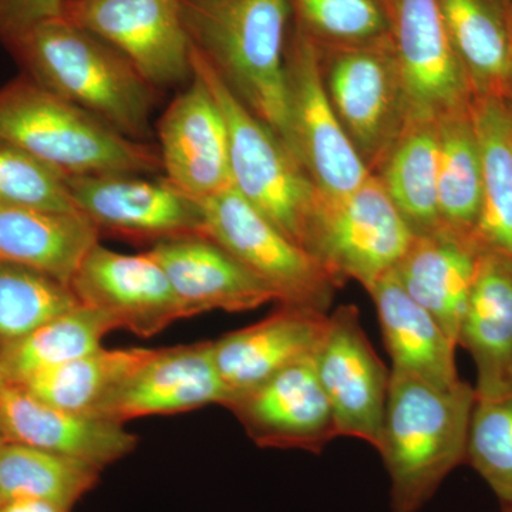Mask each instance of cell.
<instances>
[{"label": "cell", "mask_w": 512, "mask_h": 512, "mask_svg": "<svg viewBox=\"0 0 512 512\" xmlns=\"http://www.w3.org/2000/svg\"><path fill=\"white\" fill-rule=\"evenodd\" d=\"M80 302L69 285L30 266L0 261V348Z\"/></svg>", "instance_id": "32"}, {"label": "cell", "mask_w": 512, "mask_h": 512, "mask_svg": "<svg viewBox=\"0 0 512 512\" xmlns=\"http://www.w3.org/2000/svg\"><path fill=\"white\" fill-rule=\"evenodd\" d=\"M476 390L394 372L379 453L390 477L392 512H419L448 474L466 463L468 427Z\"/></svg>", "instance_id": "2"}, {"label": "cell", "mask_w": 512, "mask_h": 512, "mask_svg": "<svg viewBox=\"0 0 512 512\" xmlns=\"http://www.w3.org/2000/svg\"><path fill=\"white\" fill-rule=\"evenodd\" d=\"M414 239L377 175L349 194L318 195L305 251L342 288L355 279L363 288L394 271Z\"/></svg>", "instance_id": "7"}, {"label": "cell", "mask_w": 512, "mask_h": 512, "mask_svg": "<svg viewBox=\"0 0 512 512\" xmlns=\"http://www.w3.org/2000/svg\"><path fill=\"white\" fill-rule=\"evenodd\" d=\"M101 468L42 448L0 443V497L45 501L70 512L99 484Z\"/></svg>", "instance_id": "29"}, {"label": "cell", "mask_w": 512, "mask_h": 512, "mask_svg": "<svg viewBox=\"0 0 512 512\" xmlns=\"http://www.w3.org/2000/svg\"><path fill=\"white\" fill-rule=\"evenodd\" d=\"M313 365L339 436L355 437L379 450L392 370L373 349L355 305L330 313Z\"/></svg>", "instance_id": "12"}, {"label": "cell", "mask_w": 512, "mask_h": 512, "mask_svg": "<svg viewBox=\"0 0 512 512\" xmlns=\"http://www.w3.org/2000/svg\"><path fill=\"white\" fill-rule=\"evenodd\" d=\"M292 23L316 46L366 45L390 36L384 0H289Z\"/></svg>", "instance_id": "33"}, {"label": "cell", "mask_w": 512, "mask_h": 512, "mask_svg": "<svg viewBox=\"0 0 512 512\" xmlns=\"http://www.w3.org/2000/svg\"><path fill=\"white\" fill-rule=\"evenodd\" d=\"M148 254L164 269L190 316L247 312L278 302L274 289L207 237L158 242Z\"/></svg>", "instance_id": "20"}, {"label": "cell", "mask_w": 512, "mask_h": 512, "mask_svg": "<svg viewBox=\"0 0 512 512\" xmlns=\"http://www.w3.org/2000/svg\"><path fill=\"white\" fill-rule=\"evenodd\" d=\"M0 436L106 468L133 453L137 436L117 421L50 406L15 384L0 383Z\"/></svg>", "instance_id": "18"}, {"label": "cell", "mask_w": 512, "mask_h": 512, "mask_svg": "<svg viewBox=\"0 0 512 512\" xmlns=\"http://www.w3.org/2000/svg\"><path fill=\"white\" fill-rule=\"evenodd\" d=\"M191 66L192 73L208 87L224 117L234 187L286 238L305 249L319 191L284 141L228 89L192 47Z\"/></svg>", "instance_id": "5"}, {"label": "cell", "mask_w": 512, "mask_h": 512, "mask_svg": "<svg viewBox=\"0 0 512 512\" xmlns=\"http://www.w3.org/2000/svg\"><path fill=\"white\" fill-rule=\"evenodd\" d=\"M228 402L212 342L154 349L153 355L93 416L124 424L147 416L191 412Z\"/></svg>", "instance_id": "17"}, {"label": "cell", "mask_w": 512, "mask_h": 512, "mask_svg": "<svg viewBox=\"0 0 512 512\" xmlns=\"http://www.w3.org/2000/svg\"><path fill=\"white\" fill-rule=\"evenodd\" d=\"M259 447L298 448L320 454L339 436L313 356L285 367L228 404Z\"/></svg>", "instance_id": "16"}, {"label": "cell", "mask_w": 512, "mask_h": 512, "mask_svg": "<svg viewBox=\"0 0 512 512\" xmlns=\"http://www.w3.org/2000/svg\"><path fill=\"white\" fill-rule=\"evenodd\" d=\"M410 124L470 109L473 92L448 36L439 0H384Z\"/></svg>", "instance_id": "10"}, {"label": "cell", "mask_w": 512, "mask_h": 512, "mask_svg": "<svg viewBox=\"0 0 512 512\" xmlns=\"http://www.w3.org/2000/svg\"><path fill=\"white\" fill-rule=\"evenodd\" d=\"M77 212L97 231L134 241H170L204 237L200 202L187 197L165 178L147 175H79L67 177Z\"/></svg>", "instance_id": "13"}, {"label": "cell", "mask_w": 512, "mask_h": 512, "mask_svg": "<svg viewBox=\"0 0 512 512\" xmlns=\"http://www.w3.org/2000/svg\"><path fill=\"white\" fill-rule=\"evenodd\" d=\"M165 180L197 202L232 187L227 126L197 74L157 121Z\"/></svg>", "instance_id": "15"}, {"label": "cell", "mask_w": 512, "mask_h": 512, "mask_svg": "<svg viewBox=\"0 0 512 512\" xmlns=\"http://www.w3.org/2000/svg\"><path fill=\"white\" fill-rule=\"evenodd\" d=\"M285 101L284 143L313 187L325 197H340L365 183L372 173L330 104L318 46L292 20L285 53Z\"/></svg>", "instance_id": "8"}, {"label": "cell", "mask_w": 512, "mask_h": 512, "mask_svg": "<svg viewBox=\"0 0 512 512\" xmlns=\"http://www.w3.org/2000/svg\"><path fill=\"white\" fill-rule=\"evenodd\" d=\"M329 313L279 305L261 322L212 342L215 366L228 402L251 392L285 367L313 356L325 333Z\"/></svg>", "instance_id": "19"}, {"label": "cell", "mask_w": 512, "mask_h": 512, "mask_svg": "<svg viewBox=\"0 0 512 512\" xmlns=\"http://www.w3.org/2000/svg\"><path fill=\"white\" fill-rule=\"evenodd\" d=\"M200 204L204 237L271 286L279 305L329 312L340 288L333 276L249 204L234 185Z\"/></svg>", "instance_id": "9"}, {"label": "cell", "mask_w": 512, "mask_h": 512, "mask_svg": "<svg viewBox=\"0 0 512 512\" xmlns=\"http://www.w3.org/2000/svg\"><path fill=\"white\" fill-rule=\"evenodd\" d=\"M120 329L107 313L82 305L49 320L25 338L0 348L2 383L22 386L33 376L73 362L101 348Z\"/></svg>", "instance_id": "27"}, {"label": "cell", "mask_w": 512, "mask_h": 512, "mask_svg": "<svg viewBox=\"0 0 512 512\" xmlns=\"http://www.w3.org/2000/svg\"><path fill=\"white\" fill-rule=\"evenodd\" d=\"M318 50L323 86L340 126L367 170L377 174L410 126L392 39Z\"/></svg>", "instance_id": "6"}, {"label": "cell", "mask_w": 512, "mask_h": 512, "mask_svg": "<svg viewBox=\"0 0 512 512\" xmlns=\"http://www.w3.org/2000/svg\"><path fill=\"white\" fill-rule=\"evenodd\" d=\"M474 97L512 100V0H439Z\"/></svg>", "instance_id": "24"}, {"label": "cell", "mask_w": 512, "mask_h": 512, "mask_svg": "<svg viewBox=\"0 0 512 512\" xmlns=\"http://www.w3.org/2000/svg\"><path fill=\"white\" fill-rule=\"evenodd\" d=\"M504 512H512V505H507V507H504Z\"/></svg>", "instance_id": "39"}, {"label": "cell", "mask_w": 512, "mask_h": 512, "mask_svg": "<svg viewBox=\"0 0 512 512\" xmlns=\"http://www.w3.org/2000/svg\"><path fill=\"white\" fill-rule=\"evenodd\" d=\"M154 349L100 348L23 383L26 392L50 406L94 414L153 355Z\"/></svg>", "instance_id": "30"}, {"label": "cell", "mask_w": 512, "mask_h": 512, "mask_svg": "<svg viewBox=\"0 0 512 512\" xmlns=\"http://www.w3.org/2000/svg\"><path fill=\"white\" fill-rule=\"evenodd\" d=\"M0 141L66 177L163 171L157 146L123 136L25 74L0 87Z\"/></svg>", "instance_id": "4"}, {"label": "cell", "mask_w": 512, "mask_h": 512, "mask_svg": "<svg viewBox=\"0 0 512 512\" xmlns=\"http://www.w3.org/2000/svg\"><path fill=\"white\" fill-rule=\"evenodd\" d=\"M22 74L131 140L150 143L158 90L123 53L69 20L37 25L5 45Z\"/></svg>", "instance_id": "1"}, {"label": "cell", "mask_w": 512, "mask_h": 512, "mask_svg": "<svg viewBox=\"0 0 512 512\" xmlns=\"http://www.w3.org/2000/svg\"><path fill=\"white\" fill-rule=\"evenodd\" d=\"M66 0H0V43L5 45L50 20L63 18Z\"/></svg>", "instance_id": "36"}, {"label": "cell", "mask_w": 512, "mask_h": 512, "mask_svg": "<svg viewBox=\"0 0 512 512\" xmlns=\"http://www.w3.org/2000/svg\"><path fill=\"white\" fill-rule=\"evenodd\" d=\"M466 463L490 485L504 507L512 505V394L498 399L476 397Z\"/></svg>", "instance_id": "34"}, {"label": "cell", "mask_w": 512, "mask_h": 512, "mask_svg": "<svg viewBox=\"0 0 512 512\" xmlns=\"http://www.w3.org/2000/svg\"><path fill=\"white\" fill-rule=\"evenodd\" d=\"M437 195L443 228L471 239L483 201L480 147L470 109L437 121Z\"/></svg>", "instance_id": "31"}, {"label": "cell", "mask_w": 512, "mask_h": 512, "mask_svg": "<svg viewBox=\"0 0 512 512\" xmlns=\"http://www.w3.org/2000/svg\"><path fill=\"white\" fill-rule=\"evenodd\" d=\"M437 164V123H412L375 174L414 237L443 228L437 195Z\"/></svg>", "instance_id": "28"}, {"label": "cell", "mask_w": 512, "mask_h": 512, "mask_svg": "<svg viewBox=\"0 0 512 512\" xmlns=\"http://www.w3.org/2000/svg\"><path fill=\"white\" fill-rule=\"evenodd\" d=\"M483 170V201L471 241L481 252L512 259V111L503 100L473 97Z\"/></svg>", "instance_id": "26"}, {"label": "cell", "mask_w": 512, "mask_h": 512, "mask_svg": "<svg viewBox=\"0 0 512 512\" xmlns=\"http://www.w3.org/2000/svg\"><path fill=\"white\" fill-rule=\"evenodd\" d=\"M2 512H67L45 501L16 500L3 504Z\"/></svg>", "instance_id": "37"}, {"label": "cell", "mask_w": 512, "mask_h": 512, "mask_svg": "<svg viewBox=\"0 0 512 512\" xmlns=\"http://www.w3.org/2000/svg\"><path fill=\"white\" fill-rule=\"evenodd\" d=\"M191 47L284 141L289 0H181Z\"/></svg>", "instance_id": "3"}, {"label": "cell", "mask_w": 512, "mask_h": 512, "mask_svg": "<svg viewBox=\"0 0 512 512\" xmlns=\"http://www.w3.org/2000/svg\"><path fill=\"white\" fill-rule=\"evenodd\" d=\"M480 254L471 239L441 228L414 237L393 271L404 291L434 316L456 345Z\"/></svg>", "instance_id": "22"}, {"label": "cell", "mask_w": 512, "mask_h": 512, "mask_svg": "<svg viewBox=\"0 0 512 512\" xmlns=\"http://www.w3.org/2000/svg\"><path fill=\"white\" fill-rule=\"evenodd\" d=\"M0 205L77 212L66 175L5 141H0Z\"/></svg>", "instance_id": "35"}, {"label": "cell", "mask_w": 512, "mask_h": 512, "mask_svg": "<svg viewBox=\"0 0 512 512\" xmlns=\"http://www.w3.org/2000/svg\"><path fill=\"white\" fill-rule=\"evenodd\" d=\"M63 18L123 53L157 90L192 79L181 0H66Z\"/></svg>", "instance_id": "11"}, {"label": "cell", "mask_w": 512, "mask_h": 512, "mask_svg": "<svg viewBox=\"0 0 512 512\" xmlns=\"http://www.w3.org/2000/svg\"><path fill=\"white\" fill-rule=\"evenodd\" d=\"M0 383H2V379H0Z\"/></svg>", "instance_id": "41"}, {"label": "cell", "mask_w": 512, "mask_h": 512, "mask_svg": "<svg viewBox=\"0 0 512 512\" xmlns=\"http://www.w3.org/2000/svg\"><path fill=\"white\" fill-rule=\"evenodd\" d=\"M505 103H507V104H508V106H510V109H511V111H512V100H510V101H505Z\"/></svg>", "instance_id": "40"}, {"label": "cell", "mask_w": 512, "mask_h": 512, "mask_svg": "<svg viewBox=\"0 0 512 512\" xmlns=\"http://www.w3.org/2000/svg\"><path fill=\"white\" fill-rule=\"evenodd\" d=\"M366 291L375 302L394 372L407 373L439 387L460 382L456 343L448 338L434 316L404 291L393 271L377 279Z\"/></svg>", "instance_id": "23"}, {"label": "cell", "mask_w": 512, "mask_h": 512, "mask_svg": "<svg viewBox=\"0 0 512 512\" xmlns=\"http://www.w3.org/2000/svg\"><path fill=\"white\" fill-rule=\"evenodd\" d=\"M457 345L476 363L477 399L512 394V259L481 252Z\"/></svg>", "instance_id": "21"}, {"label": "cell", "mask_w": 512, "mask_h": 512, "mask_svg": "<svg viewBox=\"0 0 512 512\" xmlns=\"http://www.w3.org/2000/svg\"><path fill=\"white\" fill-rule=\"evenodd\" d=\"M70 288L82 305L107 313L119 328L143 338L175 320L191 318L164 269L148 252L121 254L96 244L83 259Z\"/></svg>", "instance_id": "14"}, {"label": "cell", "mask_w": 512, "mask_h": 512, "mask_svg": "<svg viewBox=\"0 0 512 512\" xmlns=\"http://www.w3.org/2000/svg\"><path fill=\"white\" fill-rule=\"evenodd\" d=\"M100 232L80 212L0 205V261L30 266L69 285Z\"/></svg>", "instance_id": "25"}, {"label": "cell", "mask_w": 512, "mask_h": 512, "mask_svg": "<svg viewBox=\"0 0 512 512\" xmlns=\"http://www.w3.org/2000/svg\"><path fill=\"white\" fill-rule=\"evenodd\" d=\"M3 441V436H0V443H2ZM2 508H3V501H2V497H0V512H2Z\"/></svg>", "instance_id": "38"}]
</instances>
